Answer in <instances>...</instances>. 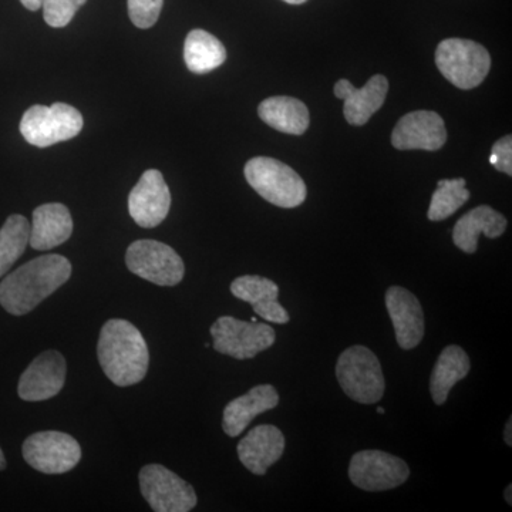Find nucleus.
<instances>
[{
	"label": "nucleus",
	"instance_id": "nucleus-1",
	"mask_svg": "<svg viewBox=\"0 0 512 512\" xmlns=\"http://www.w3.org/2000/svg\"><path fill=\"white\" fill-rule=\"evenodd\" d=\"M72 264L62 255H43L20 266L0 284V305L10 315L23 316L69 281Z\"/></svg>",
	"mask_w": 512,
	"mask_h": 512
},
{
	"label": "nucleus",
	"instance_id": "nucleus-2",
	"mask_svg": "<svg viewBox=\"0 0 512 512\" xmlns=\"http://www.w3.org/2000/svg\"><path fill=\"white\" fill-rule=\"evenodd\" d=\"M97 356L104 375L116 386L140 383L147 375L150 352L140 330L124 319H111L101 328Z\"/></svg>",
	"mask_w": 512,
	"mask_h": 512
},
{
	"label": "nucleus",
	"instance_id": "nucleus-3",
	"mask_svg": "<svg viewBox=\"0 0 512 512\" xmlns=\"http://www.w3.org/2000/svg\"><path fill=\"white\" fill-rule=\"evenodd\" d=\"M248 184L264 200L279 208H296L306 200V185L289 165L269 157H255L245 165Z\"/></svg>",
	"mask_w": 512,
	"mask_h": 512
},
{
	"label": "nucleus",
	"instance_id": "nucleus-4",
	"mask_svg": "<svg viewBox=\"0 0 512 512\" xmlns=\"http://www.w3.org/2000/svg\"><path fill=\"white\" fill-rule=\"evenodd\" d=\"M336 377L350 399L362 404H375L384 394L382 365L372 350L352 346L339 356Z\"/></svg>",
	"mask_w": 512,
	"mask_h": 512
},
{
	"label": "nucleus",
	"instance_id": "nucleus-5",
	"mask_svg": "<svg viewBox=\"0 0 512 512\" xmlns=\"http://www.w3.org/2000/svg\"><path fill=\"white\" fill-rule=\"evenodd\" d=\"M83 126L82 113L69 104H37L23 114L20 133L32 146L46 148L79 136Z\"/></svg>",
	"mask_w": 512,
	"mask_h": 512
},
{
	"label": "nucleus",
	"instance_id": "nucleus-6",
	"mask_svg": "<svg viewBox=\"0 0 512 512\" xmlns=\"http://www.w3.org/2000/svg\"><path fill=\"white\" fill-rule=\"evenodd\" d=\"M436 64L441 74L461 90L480 86L491 69V57L473 40L446 39L437 46Z\"/></svg>",
	"mask_w": 512,
	"mask_h": 512
},
{
	"label": "nucleus",
	"instance_id": "nucleus-7",
	"mask_svg": "<svg viewBox=\"0 0 512 512\" xmlns=\"http://www.w3.org/2000/svg\"><path fill=\"white\" fill-rule=\"evenodd\" d=\"M210 332L214 339V349L221 355L238 360L254 359L258 353L272 348L276 340L272 326L245 322L232 316H221L215 320Z\"/></svg>",
	"mask_w": 512,
	"mask_h": 512
},
{
	"label": "nucleus",
	"instance_id": "nucleus-8",
	"mask_svg": "<svg viewBox=\"0 0 512 512\" xmlns=\"http://www.w3.org/2000/svg\"><path fill=\"white\" fill-rule=\"evenodd\" d=\"M128 271L158 286H175L183 281L185 266L173 248L154 241L140 239L127 249Z\"/></svg>",
	"mask_w": 512,
	"mask_h": 512
},
{
	"label": "nucleus",
	"instance_id": "nucleus-9",
	"mask_svg": "<svg viewBox=\"0 0 512 512\" xmlns=\"http://www.w3.org/2000/svg\"><path fill=\"white\" fill-rule=\"evenodd\" d=\"M23 458L43 474L69 473L82 460L79 441L62 431H40L23 443Z\"/></svg>",
	"mask_w": 512,
	"mask_h": 512
},
{
	"label": "nucleus",
	"instance_id": "nucleus-10",
	"mask_svg": "<svg viewBox=\"0 0 512 512\" xmlns=\"http://www.w3.org/2000/svg\"><path fill=\"white\" fill-rule=\"evenodd\" d=\"M141 494L156 512H188L197 505V494L187 481L161 464H148L138 474Z\"/></svg>",
	"mask_w": 512,
	"mask_h": 512
},
{
	"label": "nucleus",
	"instance_id": "nucleus-11",
	"mask_svg": "<svg viewBox=\"0 0 512 512\" xmlns=\"http://www.w3.org/2000/svg\"><path fill=\"white\" fill-rule=\"evenodd\" d=\"M409 477L406 461L386 451H359L350 461V481L365 491L393 490L406 483Z\"/></svg>",
	"mask_w": 512,
	"mask_h": 512
},
{
	"label": "nucleus",
	"instance_id": "nucleus-12",
	"mask_svg": "<svg viewBox=\"0 0 512 512\" xmlns=\"http://www.w3.org/2000/svg\"><path fill=\"white\" fill-rule=\"evenodd\" d=\"M170 207V188L158 170H147L128 195V212L141 228L158 227Z\"/></svg>",
	"mask_w": 512,
	"mask_h": 512
},
{
	"label": "nucleus",
	"instance_id": "nucleus-13",
	"mask_svg": "<svg viewBox=\"0 0 512 512\" xmlns=\"http://www.w3.org/2000/svg\"><path fill=\"white\" fill-rule=\"evenodd\" d=\"M67 365L62 353L46 350L20 376L18 393L25 402H45L63 389Z\"/></svg>",
	"mask_w": 512,
	"mask_h": 512
},
{
	"label": "nucleus",
	"instance_id": "nucleus-14",
	"mask_svg": "<svg viewBox=\"0 0 512 512\" xmlns=\"http://www.w3.org/2000/svg\"><path fill=\"white\" fill-rule=\"evenodd\" d=\"M447 141L444 120L434 111L406 114L394 127L392 144L397 150L437 151Z\"/></svg>",
	"mask_w": 512,
	"mask_h": 512
},
{
	"label": "nucleus",
	"instance_id": "nucleus-15",
	"mask_svg": "<svg viewBox=\"0 0 512 512\" xmlns=\"http://www.w3.org/2000/svg\"><path fill=\"white\" fill-rule=\"evenodd\" d=\"M386 308L400 348L410 350L419 346L426 329L419 299L402 286H392L386 292Z\"/></svg>",
	"mask_w": 512,
	"mask_h": 512
},
{
	"label": "nucleus",
	"instance_id": "nucleus-16",
	"mask_svg": "<svg viewBox=\"0 0 512 512\" xmlns=\"http://www.w3.org/2000/svg\"><path fill=\"white\" fill-rule=\"evenodd\" d=\"M387 92L389 82L382 74L373 76L362 89H356L345 79L335 84V96L345 101L343 113L352 126H365L370 117L382 109Z\"/></svg>",
	"mask_w": 512,
	"mask_h": 512
},
{
	"label": "nucleus",
	"instance_id": "nucleus-17",
	"mask_svg": "<svg viewBox=\"0 0 512 512\" xmlns=\"http://www.w3.org/2000/svg\"><path fill=\"white\" fill-rule=\"evenodd\" d=\"M285 450V437L275 426L262 424L249 431L238 444V456L245 468L256 476H264Z\"/></svg>",
	"mask_w": 512,
	"mask_h": 512
},
{
	"label": "nucleus",
	"instance_id": "nucleus-18",
	"mask_svg": "<svg viewBox=\"0 0 512 512\" xmlns=\"http://www.w3.org/2000/svg\"><path fill=\"white\" fill-rule=\"evenodd\" d=\"M231 293L239 301L249 303L256 315L268 322L285 325L291 319L278 302L279 286L271 279L256 275L239 276L231 284Z\"/></svg>",
	"mask_w": 512,
	"mask_h": 512
},
{
	"label": "nucleus",
	"instance_id": "nucleus-19",
	"mask_svg": "<svg viewBox=\"0 0 512 512\" xmlns=\"http://www.w3.org/2000/svg\"><path fill=\"white\" fill-rule=\"evenodd\" d=\"M73 234V220L66 205L43 204L33 211L29 245L36 251H49L64 244Z\"/></svg>",
	"mask_w": 512,
	"mask_h": 512
},
{
	"label": "nucleus",
	"instance_id": "nucleus-20",
	"mask_svg": "<svg viewBox=\"0 0 512 512\" xmlns=\"http://www.w3.org/2000/svg\"><path fill=\"white\" fill-rule=\"evenodd\" d=\"M279 404V393L271 384H259L244 396L232 400L224 409L222 429L229 437L241 436L255 417L275 409Z\"/></svg>",
	"mask_w": 512,
	"mask_h": 512
},
{
	"label": "nucleus",
	"instance_id": "nucleus-21",
	"mask_svg": "<svg viewBox=\"0 0 512 512\" xmlns=\"http://www.w3.org/2000/svg\"><path fill=\"white\" fill-rule=\"evenodd\" d=\"M507 229V218L488 205H480L458 220L453 229V241L466 254L477 251L478 237L498 238Z\"/></svg>",
	"mask_w": 512,
	"mask_h": 512
},
{
	"label": "nucleus",
	"instance_id": "nucleus-22",
	"mask_svg": "<svg viewBox=\"0 0 512 512\" xmlns=\"http://www.w3.org/2000/svg\"><path fill=\"white\" fill-rule=\"evenodd\" d=\"M258 114L269 127L292 136H302L311 121L308 107L301 100L288 96L269 97L262 101Z\"/></svg>",
	"mask_w": 512,
	"mask_h": 512
},
{
	"label": "nucleus",
	"instance_id": "nucleus-23",
	"mask_svg": "<svg viewBox=\"0 0 512 512\" xmlns=\"http://www.w3.org/2000/svg\"><path fill=\"white\" fill-rule=\"evenodd\" d=\"M470 357L460 346L451 345L441 352L430 377V392L434 403H446L448 394L456 383L470 372Z\"/></svg>",
	"mask_w": 512,
	"mask_h": 512
},
{
	"label": "nucleus",
	"instance_id": "nucleus-24",
	"mask_svg": "<svg viewBox=\"0 0 512 512\" xmlns=\"http://www.w3.org/2000/svg\"><path fill=\"white\" fill-rule=\"evenodd\" d=\"M227 50L224 45L202 29L188 33L184 43V60L188 70L195 74L210 73L224 64Z\"/></svg>",
	"mask_w": 512,
	"mask_h": 512
},
{
	"label": "nucleus",
	"instance_id": "nucleus-25",
	"mask_svg": "<svg viewBox=\"0 0 512 512\" xmlns=\"http://www.w3.org/2000/svg\"><path fill=\"white\" fill-rule=\"evenodd\" d=\"M30 222L23 215H10L0 228V276L25 254L29 245Z\"/></svg>",
	"mask_w": 512,
	"mask_h": 512
},
{
	"label": "nucleus",
	"instance_id": "nucleus-26",
	"mask_svg": "<svg viewBox=\"0 0 512 512\" xmlns=\"http://www.w3.org/2000/svg\"><path fill=\"white\" fill-rule=\"evenodd\" d=\"M470 191L466 188V180H441L437 184V190L431 197L429 214L430 221H443L460 210L468 200Z\"/></svg>",
	"mask_w": 512,
	"mask_h": 512
},
{
	"label": "nucleus",
	"instance_id": "nucleus-27",
	"mask_svg": "<svg viewBox=\"0 0 512 512\" xmlns=\"http://www.w3.org/2000/svg\"><path fill=\"white\" fill-rule=\"evenodd\" d=\"M87 0H43V18L50 28H66Z\"/></svg>",
	"mask_w": 512,
	"mask_h": 512
},
{
	"label": "nucleus",
	"instance_id": "nucleus-28",
	"mask_svg": "<svg viewBox=\"0 0 512 512\" xmlns=\"http://www.w3.org/2000/svg\"><path fill=\"white\" fill-rule=\"evenodd\" d=\"M164 0H127L128 16L138 29H150L156 25L163 9Z\"/></svg>",
	"mask_w": 512,
	"mask_h": 512
},
{
	"label": "nucleus",
	"instance_id": "nucleus-29",
	"mask_svg": "<svg viewBox=\"0 0 512 512\" xmlns=\"http://www.w3.org/2000/svg\"><path fill=\"white\" fill-rule=\"evenodd\" d=\"M490 163L501 173L512 175V137L498 140L491 151Z\"/></svg>",
	"mask_w": 512,
	"mask_h": 512
},
{
	"label": "nucleus",
	"instance_id": "nucleus-30",
	"mask_svg": "<svg viewBox=\"0 0 512 512\" xmlns=\"http://www.w3.org/2000/svg\"><path fill=\"white\" fill-rule=\"evenodd\" d=\"M20 3H22L26 9L32 10V12H36V10L42 8L43 0H20Z\"/></svg>",
	"mask_w": 512,
	"mask_h": 512
},
{
	"label": "nucleus",
	"instance_id": "nucleus-31",
	"mask_svg": "<svg viewBox=\"0 0 512 512\" xmlns=\"http://www.w3.org/2000/svg\"><path fill=\"white\" fill-rule=\"evenodd\" d=\"M511 431H512V423H511V419H510V420H508V424H507V427H505V433H504L505 443H507L508 446H512Z\"/></svg>",
	"mask_w": 512,
	"mask_h": 512
},
{
	"label": "nucleus",
	"instance_id": "nucleus-32",
	"mask_svg": "<svg viewBox=\"0 0 512 512\" xmlns=\"http://www.w3.org/2000/svg\"><path fill=\"white\" fill-rule=\"evenodd\" d=\"M6 468V458L3 456L2 448H0V471Z\"/></svg>",
	"mask_w": 512,
	"mask_h": 512
},
{
	"label": "nucleus",
	"instance_id": "nucleus-33",
	"mask_svg": "<svg viewBox=\"0 0 512 512\" xmlns=\"http://www.w3.org/2000/svg\"><path fill=\"white\" fill-rule=\"evenodd\" d=\"M511 490L512 485H508L507 491H505V500L508 501V504H512Z\"/></svg>",
	"mask_w": 512,
	"mask_h": 512
},
{
	"label": "nucleus",
	"instance_id": "nucleus-34",
	"mask_svg": "<svg viewBox=\"0 0 512 512\" xmlns=\"http://www.w3.org/2000/svg\"><path fill=\"white\" fill-rule=\"evenodd\" d=\"M284 2L289 3V5H303L306 0H284Z\"/></svg>",
	"mask_w": 512,
	"mask_h": 512
},
{
	"label": "nucleus",
	"instance_id": "nucleus-35",
	"mask_svg": "<svg viewBox=\"0 0 512 512\" xmlns=\"http://www.w3.org/2000/svg\"><path fill=\"white\" fill-rule=\"evenodd\" d=\"M377 413H379V414H384V409H383V407H377Z\"/></svg>",
	"mask_w": 512,
	"mask_h": 512
}]
</instances>
